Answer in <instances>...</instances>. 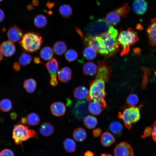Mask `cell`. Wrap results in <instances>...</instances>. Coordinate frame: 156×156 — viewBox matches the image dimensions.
<instances>
[{
    "label": "cell",
    "mask_w": 156,
    "mask_h": 156,
    "mask_svg": "<svg viewBox=\"0 0 156 156\" xmlns=\"http://www.w3.org/2000/svg\"><path fill=\"white\" fill-rule=\"evenodd\" d=\"M43 43L42 38L39 33L31 32L23 35L19 43L24 51L33 53L40 49Z\"/></svg>",
    "instance_id": "6da1fadb"
},
{
    "label": "cell",
    "mask_w": 156,
    "mask_h": 156,
    "mask_svg": "<svg viewBox=\"0 0 156 156\" xmlns=\"http://www.w3.org/2000/svg\"><path fill=\"white\" fill-rule=\"evenodd\" d=\"M143 104H141L139 106H129L125 105L122 112H119L118 114V118L122 119L125 126L129 129H131L133 124L138 122L140 116V110Z\"/></svg>",
    "instance_id": "7a4b0ae2"
},
{
    "label": "cell",
    "mask_w": 156,
    "mask_h": 156,
    "mask_svg": "<svg viewBox=\"0 0 156 156\" xmlns=\"http://www.w3.org/2000/svg\"><path fill=\"white\" fill-rule=\"evenodd\" d=\"M117 39L122 47L120 53L122 56L128 53L130 51V46L134 44L139 40L138 36L131 28L121 30L118 34Z\"/></svg>",
    "instance_id": "3957f363"
},
{
    "label": "cell",
    "mask_w": 156,
    "mask_h": 156,
    "mask_svg": "<svg viewBox=\"0 0 156 156\" xmlns=\"http://www.w3.org/2000/svg\"><path fill=\"white\" fill-rule=\"evenodd\" d=\"M105 82L101 79H96L90 83L89 96L87 100L89 101L93 100L101 102L106 106L105 99L106 95L105 90Z\"/></svg>",
    "instance_id": "277c9868"
},
{
    "label": "cell",
    "mask_w": 156,
    "mask_h": 156,
    "mask_svg": "<svg viewBox=\"0 0 156 156\" xmlns=\"http://www.w3.org/2000/svg\"><path fill=\"white\" fill-rule=\"evenodd\" d=\"M111 25L105 19L99 18L89 22L82 31L85 35L98 36L107 32Z\"/></svg>",
    "instance_id": "5b68a950"
},
{
    "label": "cell",
    "mask_w": 156,
    "mask_h": 156,
    "mask_svg": "<svg viewBox=\"0 0 156 156\" xmlns=\"http://www.w3.org/2000/svg\"><path fill=\"white\" fill-rule=\"evenodd\" d=\"M29 128V126L24 125L20 122L14 125L12 136L16 144H22L23 142L36 136V132Z\"/></svg>",
    "instance_id": "8992f818"
},
{
    "label": "cell",
    "mask_w": 156,
    "mask_h": 156,
    "mask_svg": "<svg viewBox=\"0 0 156 156\" xmlns=\"http://www.w3.org/2000/svg\"><path fill=\"white\" fill-rule=\"evenodd\" d=\"M103 39L104 49L103 56L109 58L114 55L119 51V44L117 38L108 32L100 36Z\"/></svg>",
    "instance_id": "52a82bcc"
},
{
    "label": "cell",
    "mask_w": 156,
    "mask_h": 156,
    "mask_svg": "<svg viewBox=\"0 0 156 156\" xmlns=\"http://www.w3.org/2000/svg\"><path fill=\"white\" fill-rule=\"evenodd\" d=\"M89 102L87 100L78 101L73 107V113L78 120H82L90 114L88 108Z\"/></svg>",
    "instance_id": "ba28073f"
},
{
    "label": "cell",
    "mask_w": 156,
    "mask_h": 156,
    "mask_svg": "<svg viewBox=\"0 0 156 156\" xmlns=\"http://www.w3.org/2000/svg\"><path fill=\"white\" fill-rule=\"evenodd\" d=\"M112 73V67L109 64L103 61H99L98 62V69L96 78L107 82L110 79Z\"/></svg>",
    "instance_id": "9c48e42d"
},
{
    "label": "cell",
    "mask_w": 156,
    "mask_h": 156,
    "mask_svg": "<svg viewBox=\"0 0 156 156\" xmlns=\"http://www.w3.org/2000/svg\"><path fill=\"white\" fill-rule=\"evenodd\" d=\"M115 156H133L134 153L131 145L125 142L118 144L114 150Z\"/></svg>",
    "instance_id": "30bf717a"
},
{
    "label": "cell",
    "mask_w": 156,
    "mask_h": 156,
    "mask_svg": "<svg viewBox=\"0 0 156 156\" xmlns=\"http://www.w3.org/2000/svg\"><path fill=\"white\" fill-rule=\"evenodd\" d=\"M146 33L149 44L156 47V18L152 20L147 28Z\"/></svg>",
    "instance_id": "8fae6325"
},
{
    "label": "cell",
    "mask_w": 156,
    "mask_h": 156,
    "mask_svg": "<svg viewBox=\"0 0 156 156\" xmlns=\"http://www.w3.org/2000/svg\"><path fill=\"white\" fill-rule=\"evenodd\" d=\"M7 34L9 41L13 43L19 41L23 36L22 30L16 25L11 27L8 30Z\"/></svg>",
    "instance_id": "7c38bea8"
},
{
    "label": "cell",
    "mask_w": 156,
    "mask_h": 156,
    "mask_svg": "<svg viewBox=\"0 0 156 156\" xmlns=\"http://www.w3.org/2000/svg\"><path fill=\"white\" fill-rule=\"evenodd\" d=\"M132 7L135 14L142 15L146 11L148 3L145 0H135L133 2Z\"/></svg>",
    "instance_id": "4fadbf2b"
},
{
    "label": "cell",
    "mask_w": 156,
    "mask_h": 156,
    "mask_svg": "<svg viewBox=\"0 0 156 156\" xmlns=\"http://www.w3.org/2000/svg\"><path fill=\"white\" fill-rule=\"evenodd\" d=\"M0 49L3 55L6 57H10L15 53L16 47L13 42L10 41H6L1 43Z\"/></svg>",
    "instance_id": "5bb4252c"
},
{
    "label": "cell",
    "mask_w": 156,
    "mask_h": 156,
    "mask_svg": "<svg viewBox=\"0 0 156 156\" xmlns=\"http://www.w3.org/2000/svg\"><path fill=\"white\" fill-rule=\"evenodd\" d=\"M50 109L51 113L57 117L64 115L66 109L65 104L60 101H57L52 103L50 106Z\"/></svg>",
    "instance_id": "9a60e30c"
},
{
    "label": "cell",
    "mask_w": 156,
    "mask_h": 156,
    "mask_svg": "<svg viewBox=\"0 0 156 156\" xmlns=\"http://www.w3.org/2000/svg\"><path fill=\"white\" fill-rule=\"evenodd\" d=\"M50 76L51 78H56L59 69V65L56 59L52 58L45 64Z\"/></svg>",
    "instance_id": "2e32d148"
},
{
    "label": "cell",
    "mask_w": 156,
    "mask_h": 156,
    "mask_svg": "<svg viewBox=\"0 0 156 156\" xmlns=\"http://www.w3.org/2000/svg\"><path fill=\"white\" fill-rule=\"evenodd\" d=\"M106 105L101 102L92 101L89 103L88 108L90 112L94 115H98L103 111Z\"/></svg>",
    "instance_id": "e0dca14e"
},
{
    "label": "cell",
    "mask_w": 156,
    "mask_h": 156,
    "mask_svg": "<svg viewBox=\"0 0 156 156\" xmlns=\"http://www.w3.org/2000/svg\"><path fill=\"white\" fill-rule=\"evenodd\" d=\"M57 75L61 81L63 82H68L71 79V70L68 67H63L58 71Z\"/></svg>",
    "instance_id": "ac0fdd59"
},
{
    "label": "cell",
    "mask_w": 156,
    "mask_h": 156,
    "mask_svg": "<svg viewBox=\"0 0 156 156\" xmlns=\"http://www.w3.org/2000/svg\"><path fill=\"white\" fill-rule=\"evenodd\" d=\"M121 18L119 14L114 10L107 14L105 20L110 25L114 26L120 23Z\"/></svg>",
    "instance_id": "d6986e66"
},
{
    "label": "cell",
    "mask_w": 156,
    "mask_h": 156,
    "mask_svg": "<svg viewBox=\"0 0 156 156\" xmlns=\"http://www.w3.org/2000/svg\"><path fill=\"white\" fill-rule=\"evenodd\" d=\"M100 141L102 145L105 147L110 146L116 142L114 135L108 131L103 133L101 135Z\"/></svg>",
    "instance_id": "ffe728a7"
},
{
    "label": "cell",
    "mask_w": 156,
    "mask_h": 156,
    "mask_svg": "<svg viewBox=\"0 0 156 156\" xmlns=\"http://www.w3.org/2000/svg\"><path fill=\"white\" fill-rule=\"evenodd\" d=\"M74 97L76 99L82 100L87 99L89 96V91L85 87L80 86L76 88L73 91Z\"/></svg>",
    "instance_id": "44dd1931"
},
{
    "label": "cell",
    "mask_w": 156,
    "mask_h": 156,
    "mask_svg": "<svg viewBox=\"0 0 156 156\" xmlns=\"http://www.w3.org/2000/svg\"><path fill=\"white\" fill-rule=\"evenodd\" d=\"M111 131L116 137H119L122 134L123 127L122 124L118 121L112 122L109 125Z\"/></svg>",
    "instance_id": "7402d4cb"
},
{
    "label": "cell",
    "mask_w": 156,
    "mask_h": 156,
    "mask_svg": "<svg viewBox=\"0 0 156 156\" xmlns=\"http://www.w3.org/2000/svg\"><path fill=\"white\" fill-rule=\"evenodd\" d=\"M39 131L40 133L42 136H48L53 134L54 131V128L50 123L45 122L41 125Z\"/></svg>",
    "instance_id": "603a6c76"
},
{
    "label": "cell",
    "mask_w": 156,
    "mask_h": 156,
    "mask_svg": "<svg viewBox=\"0 0 156 156\" xmlns=\"http://www.w3.org/2000/svg\"><path fill=\"white\" fill-rule=\"evenodd\" d=\"M97 69L96 65L92 62L86 63L83 68V71L84 74L90 76H92L96 74Z\"/></svg>",
    "instance_id": "cb8c5ba5"
},
{
    "label": "cell",
    "mask_w": 156,
    "mask_h": 156,
    "mask_svg": "<svg viewBox=\"0 0 156 156\" xmlns=\"http://www.w3.org/2000/svg\"><path fill=\"white\" fill-rule=\"evenodd\" d=\"M74 139L78 142L84 140L87 137V133L85 130L82 127H79L75 129L73 133Z\"/></svg>",
    "instance_id": "d4e9b609"
},
{
    "label": "cell",
    "mask_w": 156,
    "mask_h": 156,
    "mask_svg": "<svg viewBox=\"0 0 156 156\" xmlns=\"http://www.w3.org/2000/svg\"><path fill=\"white\" fill-rule=\"evenodd\" d=\"M67 46L63 41H58L56 42L53 47L55 53L58 55H63L66 51Z\"/></svg>",
    "instance_id": "484cf974"
},
{
    "label": "cell",
    "mask_w": 156,
    "mask_h": 156,
    "mask_svg": "<svg viewBox=\"0 0 156 156\" xmlns=\"http://www.w3.org/2000/svg\"><path fill=\"white\" fill-rule=\"evenodd\" d=\"M37 84L36 80L32 78L25 80L24 82L23 86L26 91L29 93L34 92L36 88Z\"/></svg>",
    "instance_id": "4316f807"
},
{
    "label": "cell",
    "mask_w": 156,
    "mask_h": 156,
    "mask_svg": "<svg viewBox=\"0 0 156 156\" xmlns=\"http://www.w3.org/2000/svg\"><path fill=\"white\" fill-rule=\"evenodd\" d=\"M40 57L44 60H49L52 58L53 52L51 48L49 46L43 47L40 52Z\"/></svg>",
    "instance_id": "83f0119b"
},
{
    "label": "cell",
    "mask_w": 156,
    "mask_h": 156,
    "mask_svg": "<svg viewBox=\"0 0 156 156\" xmlns=\"http://www.w3.org/2000/svg\"><path fill=\"white\" fill-rule=\"evenodd\" d=\"M83 54V57L86 59L91 60L96 57L97 55V52L93 48L87 46L84 49Z\"/></svg>",
    "instance_id": "f1b7e54d"
},
{
    "label": "cell",
    "mask_w": 156,
    "mask_h": 156,
    "mask_svg": "<svg viewBox=\"0 0 156 156\" xmlns=\"http://www.w3.org/2000/svg\"><path fill=\"white\" fill-rule=\"evenodd\" d=\"M83 123L86 127L88 129H92L97 125L98 121L96 118L91 115L85 117L83 120Z\"/></svg>",
    "instance_id": "f546056e"
},
{
    "label": "cell",
    "mask_w": 156,
    "mask_h": 156,
    "mask_svg": "<svg viewBox=\"0 0 156 156\" xmlns=\"http://www.w3.org/2000/svg\"><path fill=\"white\" fill-rule=\"evenodd\" d=\"M63 145L65 150L68 153H72L76 150V143L71 138L65 139L63 142Z\"/></svg>",
    "instance_id": "4dcf8cb0"
},
{
    "label": "cell",
    "mask_w": 156,
    "mask_h": 156,
    "mask_svg": "<svg viewBox=\"0 0 156 156\" xmlns=\"http://www.w3.org/2000/svg\"><path fill=\"white\" fill-rule=\"evenodd\" d=\"M26 118L29 125H38L40 121L39 116L35 112H33L29 114L26 116Z\"/></svg>",
    "instance_id": "1f68e13d"
},
{
    "label": "cell",
    "mask_w": 156,
    "mask_h": 156,
    "mask_svg": "<svg viewBox=\"0 0 156 156\" xmlns=\"http://www.w3.org/2000/svg\"><path fill=\"white\" fill-rule=\"evenodd\" d=\"M141 69L143 71L144 74L142 76L141 88L143 90H146L149 80V76L151 74V71L148 68L142 67Z\"/></svg>",
    "instance_id": "d6a6232c"
},
{
    "label": "cell",
    "mask_w": 156,
    "mask_h": 156,
    "mask_svg": "<svg viewBox=\"0 0 156 156\" xmlns=\"http://www.w3.org/2000/svg\"><path fill=\"white\" fill-rule=\"evenodd\" d=\"M34 25L39 28H42L47 24V20L46 17L42 14L36 16L34 19Z\"/></svg>",
    "instance_id": "836d02e7"
},
{
    "label": "cell",
    "mask_w": 156,
    "mask_h": 156,
    "mask_svg": "<svg viewBox=\"0 0 156 156\" xmlns=\"http://www.w3.org/2000/svg\"><path fill=\"white\" fill-rule=\"evenodd\" d=\"M59 10L60 13L64 18H68L72 14V8L71 6L68 4H64L61 5L59 8Z\"/></svg>",
    "instance_id": "e575fe53"
},
{
    "label": "cell",
    "mask_w": 156,
    "mask_h": 156,
    "mask_svg": "<svg viewBox=\"0 0 156 156\" xmlns=\"http://www.w3.org/2000/svg\"><path fill=\"white\" fill-rule=\"evenodd\" d=\"M32 60V57L29 54L23 53L20 55L18 60L19 63L23 66L29 64Z\"/></svg>",
    "instance_id": "d590c367"
},
{
    "label": "cell",
    "mask_w": 156,
    "mask_h": 156,
    "mask_svg": "<svg viewBox=\"0 0 156 156\" xmlns=\"http://www.w3.org/2000/svg\"><path fill=\"white\" fill-rule=\"evenodd\" d=\"M12 107L11 101L8 99H5L0 101V109L4 112L10 111Z\"/></svg>",
    "instance_id": "8d00e7d4"
},
{
    "label": "cell",
    "mask_w": 156,
    "mask_h": 156,
    "mask_svg": "<svg viewBox=\"0 0 156 156\" xmlns=\"http://www.w3.org/2000/svg\"><path fill=\"white\" fill-rule=\"evenodd\" d=\"M139 98L138 96L135 93H131L127 98L126 103L127 105L129 106H135L138 103Z\"/></svg>",
    "instance_id": "74e56055"
},
{
    "label": "cell",
    "mask_w": 156,
    "mask_h": 156,
    "mask_svg": "<svg viewBox=\"0 0 156 156\" xmlns=\"http://www.w3.org/2000/svg\"><path fill=\"white\" fill-rule=\"evenodd\" d=\"M65 56L66 60L69 62H71L77 59L78 56V54L76 51L73 49H70L66 52Z\"/></svg>",
    "instance_id": "f35d334b"
},
{
    "label": "cell",
    "mask_w": 156,
    "mask_h": 156,
    "mask_svg": "<svg viewBox=\"0 0 156 156\" xmlns=\"http://www.w3.org/2000/svg\"><path fill=\"white\" fill-rule=\"evenodd\" d=\"M115 10L119 14L121 17H126L130 11V7L127 3L124 4L121 7Z\"/></svg>",
    "instance_id": "ab89813d"
},
{
    "label": "cell",
    "mask_w": 156,
    "mask_h": 156,
    "mask_svg": "<svg viewBox=\"0 0 156 156\" xmlns=\"http://www.w3.org/2000/svg\"><path fill=\"white\" fill-rule=\"evenodd\" d=\"M0 156H14V154L12 150L6 148L0 152Z\"/></svg>",
    "instance_id": "60d3db41"
},
{
    "label": "cell",
    "mask_w": 156,
    "mask_h": 156,
    "mask_svg": "<svg viewBox=\"0 0 156 156\" xmlns=\"http://www.w3.org/2000/svg\"><path fill=\"white\" fill-rule=\"evenodd\" d=\"M152 131V128L151 126L147 127L144 129L143 135H142V138H146L151 135Z\"/></svg>",
    "instance_id": "b9f144b4"
},
{
    "label": "cell",
    "mask_w": 156,
    "mask_h": 156,
    "mask_svg": "<svg viewBox=\"0 0 156 156\" xmlns=\"http://www.w3.org/2000/svg\"><path fill=\"white\" fill-rule=\"evenodd\" d=\"M102 132V130L100 128H96L93 130V135L95 137H97L100 135Z\"/></svg>",
    "instance_id": "7bdbcfd3"
},
{
    "label": "cell",
    "mask_w": 156,
    "mask_h": 156,
    "mask_svg": "<svg viewBox=\"0 0 156 156\" xmlns=\"http://www.w3.org/2000/svg\"><path fill=\"white\" fill-rule=\"evenodd\" d=\"M58 83V81L57 78H51L50 81V84L51 86L55 87L57 86Z\"/></svg>",
    "instance_id": "ee69618b"
},
{
    "label": "cell",
    "mask_w": 156,
    "mask_h": 156,
    "mask_svg": "<svg viewBox=\"0 0 156 156\" xmlns=\"http://www.w3.org/2000/svg\"><path fill=\"white\" fill-rule=\"evenodd\" d=\"M13 67L14 69L16 71H19L21 68L20 64L16 62L13 64Z\"/></svg>",
    "instance_id": "f6af8a7d"
},
{
    "label": "cell",
    "mask_w": 156,
    "mask_h": 156,
    "mask_svg": "<svg viewBox=\"0 0 156 156\" xmlns=\"http://www.w3.org/2000/svg\"><path fill=\"white\" fill-rule=\"evenodd\" d=\"M55 5V3L48 1L46 4V6L49 9H51Z\"/></svg>",
    "instance_id": "bcb514c9"
},
{
    "label": "cell",
    "mask_w": 156,
    "mask_h": 156,
    "mask_svg": "<svg viewBox=\"0 0 156 156\" xmlns=\"http://www.w3.org/2000/svg\"><path fill=\"white\" fill-rule=\"evenodd\" d=\"M141 49L139 47H136L133 49L134 53L138 55H140L141 52Z\"/></svg>",
    "instance_id": "7dc6e473"
},
{
    "label": "cell",
    "mask_w": 156,
    "mask_h": 156,
    "mask_svg": "<svg viewBox=\"0 0 156 156\" xmlns=\"http://www.w3.org/2000/svg\"><path fill=\"white\" fill-rule=\"evenodd\" d=\"M5 14L3 11L0 9V22L3 20Z\"/></svg>",
    "instance_id": "c3c4849f"
},
{
    "label": "cell",
    "mask_w": 156,
    "mask_h": 156,
    "mask_svg": "<svg viewBox=\"0 0 156 156\" xmlns=\"http://www.w3.org/2000/svg\"><path fill=\"white\" fill-rule=\"evenodd\" d=\"M34 61L36 64H39L42 63L40 59L38 57H35L34 58Z\"/></svg>",
    "instance_id": "681fc988"
},
{
    "label": "cell",
    "mask_w": 156,
    "mask_h": 156,
    "mask_svg": "<svg viewBox=\"0 0 156 156\" xmlns=\"http://www.w3.org/2000/svg\"><path fill=\"white\" fill-rule=\"evenodd\" d=\"M84 156H94V153L92 151H88L84 153Z\"/></svg>",
    "instance_id": "f907efd6"
},
{
    "label": "cell",
    "mask_w": 156,
    "mask_h": 156,
    "mask_svg": "<svg viewBox=\"0 0 156 156\" xmlns=\"http://www.w3.org/2000/svg\"><path fill=\"white\" fill-rule=\"evenodd\" d=\"M10 116L11 118L13 120L15 119L17 117V114L14 112L12 113Z\"/></svg>",
    "instance_id": "816d5d0a"
},
{
    "label": "cell",
    "mask_w": 156,
    "mask_h": 156,
    "mask_svg": "<svg viewBox=\"0 0 156 156\" xmlns=\"http://www.w3.org/2000/svg\"><path fill=\"white\" fill-rule=\"evenodd\" d=\"M32 4L35 6H38L39 3L38 0H33L32 1Z\"/></svg>",
    "instance_id": "f5cc1de1"
},
{
    "label": "cell",
    "mask_w": 156,
    "mask_h": 156,
    "mask_svg": "<svg viewBox=\"0 0 156 156\" xmlns=\"http://www.w3.org/2000/svg\"><path fill=\"white\" fill-rule=\"evenodd\" d=\"M101 156H113L107 153H101Z\"/></svg>",
    "instance_id": "db71d44e"
},
{
    "label": "cell",
    "mask_w": 156,
    "mask_h": 156,
    "mask_svg": "<svg viewBox=\"0 0 156 156\" xmlns=\"http://www.w3.org/2000/svg\"><path fill=\"white\" fill-rule=\"evenodd\" d=\"M27 8L29 10H31L33 9V6L32 5L29 4L27 6Z\"/></svg>",
    "instance_id": "11a10c76"
},
{
    "label": "cell",
    "mask_w": 156,
    "mask_h": 156,
    "mask_svg": "<svg viewBox=\"0 0 156 156\" xmlns=\"http://www.w3.org/2000/svg\"><path fill=\"white\" fill-rule=\"evenodd\" d=\"M3 54L0 49V62L3 59Z\"/></svg>",
    "instance_id": "9f6ffc18"
},
{
    "label": "cell",
    "mask_w": 156,
    "mask_h": 156,
    "mask_svg": "<svg viewBox=\"0 0 156 156\" xmlns=\"http://www.w3.org/2000/svg\"><path fill=\"white\" fill-rule=\"evenodd\" d=\"M155 75L156 76V71L155 72Z\"/></svg>",
    "instance_id": "6f0895ef"
},
{
    "label": "cell",
    "mask_w": 156,
    "mask_h": 156,
    "mask_svg": "<svg viewBox=\"0 0 156 156\" xmlns=\"http://www.w3.org/2000/svg\"><path fill=\"white\" fill-rule=\"evenodd\" d=\"M3 0H0V2L2 1Z\"/></svg>",
    "instance_id": "680465c9"
}]
</instances>
